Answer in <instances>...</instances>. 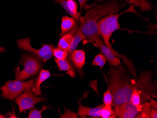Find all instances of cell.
I'll list each match as a JSON object with an SVG mask.
<instances>
[{
	"mask_svg": "<svg viewBox=\"0 0 157 118\" xmlns=\"http://www.w3.org/2000/svg\"><path fill=\"white\" fill-rule=\"evenodd\" d=\"M53 55L55 57V59H66L68 57V52L67 51L58 48L54 49Z\"/></svg>",
	"mask_w": 157,
	"mask_h": 118,
	"instance_id": "cb8c5ba5",
	"label": "cell"
},
{
	"mask_svg": "<svg viewBox=\"0 0 157 118\" xmlns=\"http://www.w3.org/2000/svg\"><path fill=\"white\" fill-rule=\"evenodd\" d=\"M76 20L73 17H70L68 16H63L62 18L61 29V36H63L67 33L70 32L73 30L76 26Z\"/></svg>",
	"mask_w": 157,
	"mask_h": 118,
	"instance_id": "5bb4252c",
	"label": "cell"
},
{
	"mask_svg": "<svg viewBox=\"0 0 157 118\" xmlns=\"http://www.w3.org/2000/svg\"><path fill=\"white\" fill-rule=\"evenodd\" d=\"M128 4H133L136 7H139L142 11H151L152 6L148 0H125Z\"/></svg>",
	"mask_w": 157,
	"mask_h": 118,
	"instance_id": "2e32d148",
	"label": "cell"
},
{
	"mask_svg": "<svg viewBox=\"0 0 157 118\" xmlns=\"http://www.w3.org/2000/svg\"><path fill=\"white\" fill-rule=\"evenodd\" d=\"M96 1L99 2H103V0H96Z\"/></svg>",
	"mask_w": 157,
	"mask_h": 118,
	"instance_id": "f1b7e54d",
	"label": "cell"
},
{
	"mask_svg": "<svg viewBox=\"0 0 157 118\" xmlns=\"http://www.w3.org/2000/svg\"><path fill=\"white\" fill-rule=\"evenodd\" d=\"M44 97L35 96L31 88L27 89L15 98V103L18 105L19 114L33 109L36 105L40 102H45Z\"/></svg>",
	"mask_w": 157,
	"mask_h": 118,
	"instance_id": "ba28073f",
	"label": "cell"
},
{
	"mask_svg": "<svg viewBox=\"0 0 157 118\" xmlns=\"http://www.w3.org/2000/svg\"><path fill=\"white\" fill-rule=\"evenodd\" d=\"M24 67L22 70L15 72L17 79L24 81L33 76L38 74L41 70L44 62L35 55H24L21 61Z\"/></svg>",
	"mask_w": 157,
	"mask_h": 118,
	"instance_id": "5b68a950",
	"label": "cell"
},
{
	"mask_svg": "<svg viewBox=\"0 0 157 118\" xmlns=\"http://www.w3.org/2000/svg\"><path fill=\"white\" fill-rule=\"evenodd\" d=\"M114 112L117 117L120 118H136L140 112L130 102L114 106Z\"/></svg>",
	"mask_w": 157,
	"mask_h": 118,
	"instance_id": "9c48e42d",
	"label": "cell"
},
{
	"mask_svg": "<svg viewBox=\"0 0 157 118\" xmlns=\"http://www.w3.org/2000/svg\"><path fill=\"white\" fill-rule=\"evenodd\" d=\"M30 41V38L18 40L17 41V46L26 51L32 53L44 63L50 59L53 56V51L55 48L52 45L43 44L41 48L36 49L32 46Z\"/></svg>",
	"mask_w": 157,
	"mask_h": 118,
	"instance_id": "52a82bcc",
	"label": "cell"
},
{
	"mask_svg": "<svg viewBox=\"0 0 157 118\" xmlns=\"http://www.w3.org/2000/svg\"><path fill=\"white\" fill-rule=\"evenodd\" d=\"M71 62L78 70H82L86 64V53L82 50H75L69 57Z\"/></svg>",
	"mask_w": 157,
	"mask_h": 118,
	"instance_id": "7c38bea8",
	"label": "cell"
},
{
	"mask_svg": "<svg viewBox=\"0 0 157 118\" xmlns=\"http://www.w3.org/2000/svg\"><path fill=\"white\" fill-rule=\"evenodd\" d=\"M151 80V72L147 71L141 73L136 82L133 90L140 97L142 106L144 104L149 102L151 98L156 97L157 86L153 84Z\"/></svg>",
	"mask_w": 157,
	"mask_h": 118,
	"instance_id": "277c9868",
	"label": "cell"
},
{
	"mask_svg": "<svg viewBox=\"0 0 157 118\" xmlns=\"http://www.w3.org/2000/svg\"><path fill=\"white\" fill-rule=\"evenodd\" d=\"M127 12L137 13L134 9V5L131 4L128 9L122 13L111 14L105 17L98 22V32L99 35L103 38L105 45L111 50L115 57L122 60L124 65L126 66L132 76L136 77L137 76V72L133 62L126 55L121 54L114 50L110 41L113 33L115 31L121 29L119 24V17Z\"/></svg>",
	"mask_w": 157,
	"mask_h": 118,
	"instance_id": "3957f363",
	"label": "cell"
},
{
	"mask_svg": "<svg viewBox=\"0 0 157 118\" xmlns=\"http://www.w3.org/2000/svg\"><path fill=\"white\" fill-rule=\"evenodd\" d=\"M67 113H65L63 115H61V118H77L76 114L74 112H72L70 110L67 111Z\"/></svg>",
	"mask_w": 157,
	"mask_h": 118,
	"instance_id": "d4e9b609",
	"label": "cell"
},
{
	"mask_svg": "<svg viewBox=\"0 0 157 118\" xmlns=\"http://www.w3.org/2000/svg\"><path fill=\"white\" fill-rule=\"evenodd\" d=\"M86 38L85 36L83 34L82 32L81 31L80 28L78 27L76 32L74 35L73 40H72V43L70 47L69 50L68 52V56L70 57L72 53L75 50L78 44H80V42L83 40H86Z\"/></svg>",
	"mask_w": 157,
	"mask_h": 118,
	"instance_id": "9a60e30c",
	"label": "cell"
},
{
	"mask_svg": "<svg viewBox=\"0 0 157 118\" xmlns=\"http://www.w3.org/2000/svg\"><path fill=\"white\" fill-rule=\"evenodd\" d=\"M48 108H51L52 109V108L50 107V106H46V105H43L42 108L40 110H37L36 108H34L33 110H31L30 111L28 115V118H42V115H41V113H42L44 111L47 110V109Z\"/></svg>",
	"mask_w": 157,
	"mask_h": 118,
	"instance_id": "7402d4cb",
	"label": "cell"
},
{
	"mask_svg": "<svg viewBox=\"0 0 157 118\" xmlns=\"http://www.w3.org/2000/svg\"><path fill=\"white\" fill-rule=\"evenodd\" d=\"M34 81L32 79L23 82L16 78L14 81L6 82L4 86L0 87L2 91V96L3 98L14 100L27 89L32 88Z\"/></svg>",
	"mask_w": 157,
	"mask_h": 118,
	"instance_id": "8992f818",
	"label": "cell"
},
{
	"mask_svg": "<svg viewBox=\"0 0 157 118\" xmlns=\"http://www.w3.org/2000/svg\"><path fill=\"white\" fill-rule=\"evenodd\" d=\"M112 106L104 105V107L101 110L100 117L102 118H117L114 110H113L112 109Z\"/></svg>",
	"mask_w": 157,
	"mask_h": 118,
	"instance_id": "ffe728a7",
	"label": "cell"
},
{
	"mask_svg": "<svg viewBox=\"0 0 157 118\" xmlns=\"http://www.w3.org/2000/svg\"><path fill=\"white\" fill-rule=\"evenodd\" d=\"M149 103L150 104L151 108H152V109H155V110H157V101H156V100H154V98H151V99L149 100Z\"/></svg>",
	"mask_w": 157,
	"mask_h": 118,
	"instance_id": "484cf974",
	"label": "cell"
},
{
	"mask_svg": "<svg viewBox=\"0 0 157 118\" xmlns=\"http://www.w3.org/2000/svg\"><path fill=\"white\" fill-rule=\"evenodd\" d=\"M5 117H4V116H3V115H2L0 114V118H4Z\"/></svg>",
	"mask_w": 157,
	"mask_h": 118,
	"instance_id": "f546056e",
	"label": "cell"
},
{
	"mask_svg": "<svg viewBox=\"0 0 157 118\" xmlns=\"http://www.w3.org/2000/svg\"><path fill=\"white\" fill-rule=\"evenodd\" d=\"M124 4L117 0H110L102 4H95L93 7L86 12L80 20L78 27L90 43H93L95 39L100 36L98 32V22L105 17L116 14Z\"/></svg>",
	"mask_w": 157,
	"mask_h": 118,
	"instance_id": "6da1fadb",
	"label": "cell"
},
{
	"mask_svg": "<svg viewBox=\"0 0 157 118\" xmlns=\"http://www.w3.org/2000/svg\"><path fill=\"white\" fill-rule=\"evenodd\" d=\"M92 43L95 44L100 48L102 54L105 55L110 66L118 67L121 65V62L120 59L115 57L112 53L111 50L105 45L104 41L101 39L100 36L98 37L95 39Z\"/></svg>",
	"mask_w": 157,
	"mask_h": 118,
	"instance_id": "30bf717a",
	"label": "cell"
},
{
	"mask_svg": "<svg viewBox=\"0 0 157 118\" xmlns=\"http://www.w3.org/2000/svg\"><path fill=\"white\" fill-rule=\"evenodd\" d=\"M78 1L79 4H80V9L82 10L85 5L86 3L87 2V0H78Z\"/></svg>",
	"mask_w": 157,
	"mask_h": 118,
	"instance_id": "83f0119b",
	"label": "cell"
},
{
	"mask_svg": "<svg viewBox=\"0 0 157 118\" xmlns=\"http://www.w3.org/2000/svg\"><path fill=\"white\" fill-rule=\"evenodd\" d=\"M104 106V104H102L97 107L90 108L80 105L78 111V115L81 117L87 116L94 118H99L101 116L100 112Z\"/></svg>",
	"mask_w": 157,
	"mask_h": 118,
	"instance_id": "4fadbf2b",
	"label": "cell"
},
{
	"mask_svg": "<svg viewBox=\"0 0 157 118\" xmlns=\"http://www.w3.org/2000/svg\"><path fill=\"white\" fill-rule=\"evenodd\" d=\"M128 72L121 64L109 68L108 85L113 94L114 106L130 102L136 79H132Z\"/></svg>",
	"mask_w": 157,
	"mask_h": 118,
	"instance_id": "7a4b0ae2",
	"label": "cell"
},
{
	"mask_svg": "<svg viewBox=\"0 0 157 118\" xmlns=\"http://www.w3.org/2000/svg\"><path fill=\"white\" fill-rule=\"evenodd\" d=\"M149 117L151 118H157V110L152 109L149 113Z\"/></svg>",
	"mask_w": 157,
	"mask_h": 118,
	"instance_id": "4316f807",
	"label": "cell"
},
{
	"mask_svg": "<svg viewBox=\"0 0 157 118\" xmlns=\"http://www.w3.org/2000/svg\"><path fill=\"white\" fill-rule=\"evenodd\" d=\"M73 37L74 35L70 33L63 35L59 40L58 47L68 52Z\"/></svg>",
	"mask_w": 157,
	"mask_h": 118,
	"instance_id": "ac0fdd59",
	"label": "cell"
},
{
	"mask_svg": "<svg viewBox=\"0 0 157 118\" xmlns=\"http://www.w3.org/2000/svg\"><path fill=\"white\" fill-rule=\"evenodd\" d=\"M51 76L52 74L49 70L41 69V70L39 73L36 80L34 81L33 86L32 88L33 94L35 96H40L42 95V92L40 89V85L42 83L46 81Z\"/></svg>",
	"mask_w": 157,
	"mask_h": 118,
	"instance_id": "8fae6325",
	"label": "cell"
},
{
	"mask_svg": "<svg viewBox=\"0 0 157 118\" xmlns=\"http://www.w3.org/2000/svg\"><path fill=\"white\" fill-rule=\"evenodd\" d=\"M108 85V89L103 94V102L104 105H108V106H113V96L109 85Z\"/></svg>",
	"mask_w": 157,
	"mask_h": 118,
	"instance_id": "603a6c76",
	"label": "cell"
},
{
	"mask_svg": "<svg viewBox=\"0 0 157 118\" xmlns=\"http://www.w3.org/2000/svg\"><path fill=\"white\" fill-rule=\"evenodd\" d=\"M54 60L59 71H67L72 69V66L71 65L70 62L67 59H54Z\"/></svg>",
	"mask_w": 157,
	"mask_h": 118,
	"instance_id": "d6986e66",
	"label": "cell"
},
{
	"mask_svg": "<svg viewBox=\"0 0 157 118\" xmlns=\"http://www.w3.org/2000/svg\"><path fill=\"white\" fill-rule=\"evenodd\" d=\"M107 59L105 55L102 54L98 55L94 58L92 63V66H98L102 70L106 63Z\"/></svg>",
	"mask_w": 157,
	"mask_h": 118,
	"instance_id": "44dd1931",
	"label": "cell"
},
{
	"mask_svg": "<svg viewBox=\"0 0 157 118\" xmlns=\"http://www.w3.org/2000/svg\"><path fill=\"white\" fill-rule=\"evenodd\" d=\"M67 5L69 10V14L76 21L80 22L82 18L81 13L77 11L78 5L75 0H67Z\"/></svg>",
	"mask_w": 157,
	"mask_h": 118,
	"instance_id": "e0dca14e",
	"label": "cell"
}]
</instances>
